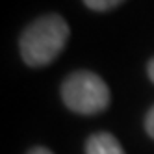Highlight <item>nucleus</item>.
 Wrapping results in <instances>:
<instances>
[{"label":"nucleus","mask_w":154,"mask_h":154,"mask_svg":"<svg viewBox=\"0 0 154 154\" xmlns=\"http://www.w3.org/2000/svg\"><path fill=\"white\" fill-rule=\"evenodd\" d=\"M61 97L69 109L82 115L100 113L109 104V89L100 76L89 71L72 72L61 85Z\"/></svg>","instance_id":"nucleus-2"},{"label":"nucleus","mask_w":154,"mask_h":154,"mask_svg":"<svg viewBox=\"0 0 154 154\" xmlns=\"http://www.w3.org/2000/svg\"><path fill=\"white\" fill-rule=\"evenodd\" d=\"M145 128H147V134L154 139V106L150 108V112L147 113V119H145Z\"/></svg>","instance_id":"nucleus-5"},{"label":"nucleus","mask_w":154,"mask_h":154,"mask_svg":"<svg viewBox=\"0 0 154 154\" xmlns=\"http://www.w3.org/2000/svg\"><path fill=\"white\" fill-rule=\"evenodd\" d=\"M28 154H52L48 149H45V147H35V149H32Z\"/></svg>","instance_id":"nucleus-6"},{"label":"nucleus","mask_w":154,"mask_h":154,"mask_svg":"<svg viewBox=\"0 0 154 154\" xmlns=\"http://www.w3.org/2000/svg\"><path fill=\"white\" fill-rule=\"evenodd\" d=\"M87 8L95 9V11H106V9H112L117 4H121L123 0H84Z\"/></svg>","instance_id":"nucleus-4"},{"label":"nucleus","mask_w":154,"mask_h":154,"mask_svg":"<svg viewBox=\"0 0 154 154\" xmlns=\"http://www.w3.org/2000/svg\"><path fill=\"white\" fill-rule=\"evenodd\" d=\"M147 71H149V76H150V80L154 82V58L149 61V67H147Z\"/></svg>","instance_id":"nucleus-7"},{"label":"nucleus","mask_w":154,"mask_h":154,"mask_svg":"<svg viewBox=\"0 0 154 154\" xmlns=\"http://www.w3.org/2000/svg\"><path fill=\"white\" fill-rule=\"evenodd\" d=\"M69 39V26L60 15L34 20L20 35V54L32 67H43L58 58Z\"/></svg>","instance_id":"nucleus-1"},{"label":"nucleus","mask_w":154,"mask_h":154,"mask_svg":"<svg viewBox=\"0 0 154 154\" xmlns=\"http://www.w3.org/2000/svg\"><path fill=\"white\" fill-rule=\"evenodd\" d=\"M85 154H125L121 143L108 132H97L85 143Z\"/></svg>","instance_id":"nucleus-3"}]
</instances>
